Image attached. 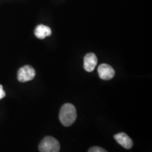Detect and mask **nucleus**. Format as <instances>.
<instances>
[{"label": "nucleus", "mask_w": 152, "mask_h": 152, "mask_svg": "<svg viewBox=\"0 0 152 152\" xmlns=\"http://www.w3.org/2000/svg\"><path fill=\"white\" fill-rule=\"evenodd\" d=\"M77 118L76 109L73 104H65L61 109L59 120L64 126H70L75 122Z\"/></svg>", "instance_id": "f257e3e1"}, {"label": "nucleus", "mask_w": 152, "mask_h": 152, "mask_svg": "<svg viewBox=\"0 0 152 152\" xmlns=\"http://www.w3.org/2000/svg\"><path fill=\"white\" fill-rule=\"evenodd\" d=\"M39 150L40 152H59L60 144L56 139L47 136L39 144Z\"/></svg>", "instance_id": "f03ea898"}, {"label": "nucleus", "mask_w": 152, "mask_h": 152, "mask_svg": "<svg viewBox=\"0 0 152 152\" xmlns=\"http://www.w3.org/2000/svg\"><path fill=\"white\" fill-rule=\"evenodd\" d=\"M35 76V69L30 66H25L20 68L18 71V80L20 83H25L32 80Z\"/></svg>", "instance_id": "7ed1b4c3"}, {"label": "nucleus", "mask_w": 152, "mask_h": 152, "mask_svg": "<svg viewBox=\"0 0 152 152\" xmlns=\"http://www.w3.org/2000/svg\"><path fill=\"white\" fill-rule=\"evenodd\" d=\"M98 73L100 78L104 80H109L113 78L115 75V71L111 66L106 64H102L99 66Z\"/></svg>", "instance_id": "20e7f679"}, {"label": "nucleus", "mask_w": 152, "mask_h": 152, "mask_svg": "<svg viewBox=\"0 0 152 152\" xmlns=\"http://www.w3.org/2000/svg\"><path fill=\"white\" fill-rule=\"evenodd\" d=\"M114 139L120 145L126 149H130L132 147L133 142L130 137L124 132H120L114 135Z\"/></svg>", "instance_id": "39448f33"}, {"label": "nucleus", "mask_w": 152, "mask_h": 152, "mask_svg": "<svg viewBox=\"0 0 152 152\" xmlns=\"http://www.w3.org/2000/svg\"><path fill=\"white\" fill-rule=\"evenodd\" d=\"M97 64V58L94 53H89L84 57V69L87 72H92Z\"/></svg>", "instance_id": "423d86ee"}, {"label": "nucleus", "mask_w": 152, "mask_h": 152, "mask_svg": "<svg viewBox=\"0 0 152 152\" xmlns=\"http://www.w3.org/2000/svg\"><path fill=\"white\" fill-rule=\"evenodd\" d=\"M52 35V30L48 26L45 25H39L35 29V35L39 39H45Z\"/></svg>", "instance_id": "0eeeda50"}, {"label": "nucleus", "mask_w": 152, "mask_h": 152, "mask_svg": "<svg viewBox=\"0 0 152 152\" xmlns=\"http://www.w3.org/2000/svg\"><path fill=\"white\" fill-rule=\"evenodd\" d=\"M88 152H108L103 148L99 147H93L89 149Z\"/></svg>", "instance_id": "6e6552de"}, {"label": "nucleus", "mask_w": 152, "mask_h": 152, "mask_svg": "<svg viewBox=\"0 0 152 152\" xmlns=\"http://www.w3.org/2000/svg\"><path fill=\"white\" fill-rule=\"evenodd\" d=\"M5 95H6V94H5V92L3 90L2 85H0V99H3Z\"/></svg>", "instance_id": "1a4fd4ad"}]
</instances>
